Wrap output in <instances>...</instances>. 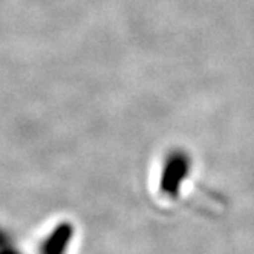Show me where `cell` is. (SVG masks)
I'll use <instances>...</instances> for the list:
<instances>
[{
  "mask_svg": "<svg viewBox=\"0 0 254 254\" xmlns=\"http://www.w3.org/2000/svg\"><path fill=\"white\" fill-rule=\"evenodd\" d=\"M187 159L184 156H175L169 161L167 169L162 176V190L170 194H176L181 181L187 175Z\"/></svg>",
  "mask_w": 254,
  "mask_h": 254,
  "instance_id": "6da1fadb",
  "label": "cell"
},
{
  "mask_svg": "<svg viewBox=\"0 0 254 254\" xmlns=\"http://www.w3.org/2000/svg\"><path fill=\"white\" fill-rule=\"evenodd\" d=\"M70 236H72L70 225H67V224L60 225L48 239V242L45 245V254H63L69 244Z\"/></svg>",
  "mask_w": 254,
  "mask_h": 254,
  "instance_id": "7a4b0ae2",
  "label": "cell"
}]
</instances>
